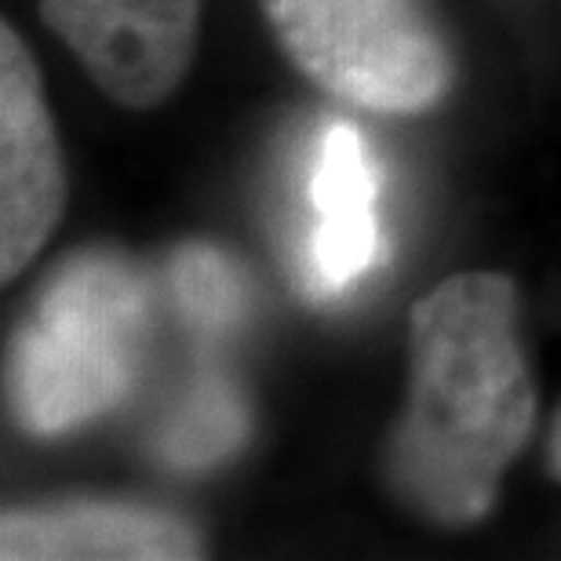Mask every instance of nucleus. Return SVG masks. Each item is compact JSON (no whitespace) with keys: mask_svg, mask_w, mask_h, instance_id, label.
I'll use <instances>...</instances> for the list:
<instances>
[{"mask_svg":"<svg viewBox=\"0 0 561 561\" xmlns=\"http://www.w3.org/2000/svg\"><path fill=\"white\" fill-rule=\"evenodd\" d=\"M518 318V288L492 271L445 277L412 307V376L390 474L437 525L485 518L533 437L536 387Z\"/></svg>","mask_w":561,"mask_h":561,"instance_id":"f257e3e1","label":"nucleus"},{"mask_svg":"<svg viewBox=\"0 0 561 561\" xmlns=\"http://www.w3.org/2000/svg\"><path fill=\"white\" fill-rule=\"evenodd\" d=\"M146 329V291L110 252H84L41 291L11 346V409L30 434L55 437L128 394Z\"/></svg>","mask_w":561,"mask_h":561,"instance_id":"f03ea898","label":"nucleus"},{"mask_svg":"<svg viewBox=\"0 0 561 561\" xmlns=\"http://www.w3.org/2000/svg\"><path fill=\"white\" fill-rule=\"evenodd\" d=\"M277 44L313 84L351 106L423 114L453 84L431 0H260Z\"/></svg>","mask_w":561,"mask_h":561,"instance_id":"7ed1b4c3","label":"nucleus"},{"mask_svg":"<svg viewBox=\"0 0 561 561\" xmlns=\"http://www.w3.org/2000/svg\"><path fill=\"white\" fill-rule=\"evenodd\" d=\"M41 15L117 106H161L194 62L201 0H41Z\"/></svg>","mask_w":561,"mask_h":561,"instance_id":"20e7f679","label":"nucleus"},{"mask_svg":"<svg viewBox=\"0 0 561 561\" xmlns=\"http://www.w3.org/2000/svg\"><path fill=\"white\" fill-rule=\"evenodd\" d=\"M66 211V161L41 70L15 26H0V277L33 263Z\"/></svg>","mask_w":561,"mask_h":561,"instance_id":"39448f33","label":"nucleus"},{"mask_svg":"<svg viewBox=\"0 0 561 561\" xmlns=\"http://www.w3.org/2000/svg\"><path fill=\"white\" fill-rule=\"evenodd\" d=\"M4 561H186L201 536L172 511L114 500H62L8 511L0 522Z\"/></svg>","mask_w":561,"mask_h":561,"instance_id":"423d86ee","label":"nucleus"},{"mask_svg":"<svg viewBox=\"0 0 561 561\" xmlns=\"http://www.w3.org/2000/svg\"><path fill=\"white\" fill-rule=\"evenodd\" d=\"M379 172L354 125L332 121L313 146L307 197L313 227L302 238V277L313 296L346 291L379 255Z\"/></svg>","mask_w":561,"mask_h":561,"instance_id":"0eeeda50","label":"nucleus"},{"mask_svg":"<svg viewBox=\"0 0 561 561\" xmlns=\"http://www.w3.org/2000/svg\"><path fill=\"white\" fill-rule=\"evenodd\" d=\"M249 434V409L230 379L201 376L190 398L168 420L161 434V456L175 467H208L230 456Z\"/></svg>","mask_w":561,"mask_h":561,"instance_id":"6e6552de","label":"nucleus"},{"mask_svg":"<svg viewBox=\"0 0 561 561\" xmlns=\"http://www.w3.org/2000/svg\"><path fill=\"white\" fill-rule=\"evenodd\" d=\"M168 280L179 313L201 332H222L244 318L249 285L241 266L211 244H183L168 263Z\"/></svg>","mask_w":561,"mask_h":561,"instance_id":"1a4fd4ad","label":"nucleus"},{"mask_svg":"<svg viewBox=\"0 0 561 561\" xmlns=\"http://www.w3.org/2000/svg\"><path fill=\"white\" fill-rule=\"evenodd\" d=\"M547 467H551V474L561 481V412L551 426V442H547Z\"/></svg>","mask_w":561,"mask_h":561,"instance_id":"9d476101","label":"nucleus"}]
</instances>
